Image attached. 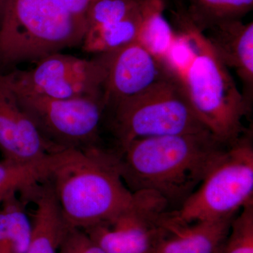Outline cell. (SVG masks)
<instances>
[{
    "instance_id": "obj_1",
    "label": "cell",
    "mask_w": 253,
    "mask_h": 253,
    "mask_svg": "<svg viewBox=\"0 0 253 253\" xmlns=\"http://www.w3.org/2000/svg\"><path fill=\"white\" fill-rule=\"evenodd\" d=\"M228 145L204 131L136 139L109 155L131 192L154 191L180 206Z\"/></svg>"
},
{
    "instance_id": "obj_2",
    "label": "cell",
    "mask_w": 253,
    "mask_h": 253,
    "mask_svg": "<svg viewBox=\"0 0 253 253\" xmlns=\"http://www.w3.org/2000/svg\"><path fill=\"white\" fill-rule=\"evenodd\" d=\"M48 180L66 224L81 230L111 220L134 196L104 147L64 150Z\"/></svg>"
},
{
    "instance_id": "obj_3",
    "label": "cell",
    "mask_w": 253,
    "mask_h": 253,
    "mask_svg": "<svg viewBox=\"0 0 253 253\" xmlns=\"http://www.w3.org/2000/svg\"><path fill=\"white\" fill-rule=\"evenodd\" d=\"M175 31L189 40L192 56L180 81L200 122L224 144L237 139L245 129L243 119L251 111L233 79L212 46L190 19L185 9L173 11Z\"/></svg>"
},
{
    "instance_id": "obj_4",
    "label": "cell",
    "mask_w": 253,
    "mask_h": 253,
    "mask_svg": "<svg viewBox=\"0 0 253 253\" xmlns=\"http://www.w3.org/2000/svg\"><path fill=\"white\" fill-rule=\"evenodd\" d=\"M85 19L53 0H6L0 21V67L38 62L67 48L81 45Z\"/></svg>"
},
{
    "instance_id": "obj_5",
    "label": "cell",
    "mask_w": 253,
    "mask_h": 253,
    "mask_svg": "<svg viewBox=\"0 0 253 253\" xmlns=\"http://www.w3.org/2000/svg\"><path fill=\"white\" fill-rule=\"evenodd\" d=\"M109 109L116 143L113 150L144 138L208 131L195 115L181 81L174 76Z\"/></svg>"
},
{
    "instance_id": "obj_6",
    "label": "cell",
    "mask_w": 253,
    "mask_h": 253,
    "mask_svg": "<svg viewBox=\"0 0 253 253\" xmlns=\"http://www.w3.org/2000/svg\"><path fill=\"white\" fill-rule=\"evenodd\" d=\"M253 134L245 130L228 145L197 189L170 211L180 222L217 220L234 217L253 203Z\"/></svg>"
},
{
    "instance_id": "obj_7",
    "label": "cell",
    "mask_w": 253,
    "mask_h": 253,
    "mask_svg": "<svg viewBox=\"0 0 253 253\" xmlns=\"http://www.w3.org/2000/svg\"><path fill=\"white\" fill-rule=\"evenodd\" d=\"M10 88L42 137L57 151L101 147L100 126L106 111L104 96L54 99Z\"/></svg>"
},
{
    "instance_id": "obj_8",
    "label": "cell",
    "mask_w": 253,
    "mask_h": 253,
    "mask_svg": "<svg viewBox=\"0 0 253 253\" xmlns=\"http://www.w3.org/2000/svg\"><path fill=\"white\" fill-rule=\"evenodd\" d=\"M109 53L92 59L61 53L36 62V67L3 74L11 88L54 99L103 96Z\"/></svg>"
},
{
    "instance_id": "obj_9",
    "label": "cell",
    "mask_w": 253,
    "mask_h": 253,
    "mask_svg": "<svg viewBox=\"0 0 253 253\" xmlns=\"http://www.w3.org/2000/svg\"><path fill=\"white\" fill-rule=\"evenodd\" d=\"M133 194L131 204L116 217L83 230L104 253H153L164 234L168 201L152 191Z\"/></svg>"
},
{
    "instance_id": "obj_10",
    "label": "cell",
    "mask_w": 253,
    "mask_h": 253,
    "mask_svg": "<svg viewBox=\"0 0 253 253\" xmlns=\"http://www.w3.org/2000/svg\"><path fill=\"white\" fill-rule=\"evenodd\" d=\"M172 76H175L165 63L137 42L109 52L107 76L103 89L106 110Z\"/></svg>"
},
{
    "instance_id": "obj_11",
    "label": "cell",
    "mask_w": 253,
    "mask_h": 253,
    "mask_svg": "<svg viewBox=\"0 0 253 253\" xmlns=\"http://www.w3.org/2000/svg\"><path fill=\"white\" fill-rule=\"evenodd\" d=\"M0 152L13 162L36 161L59 152L42 137L0 73Z\"/></svg>"
},
{
    "instance_id": "obj_12",
    "label": "cell",
    "mask_w": 253,
    "mask_h": 253,
    "mask_svg": "<svg viewBox=\"0 0 253 253\" xmlns=\"http://www.w3.org/2000/svg\"><path fill=\"white\" fill-rule=\"evenodd\" d=\"M214 52L228 68L235 70L245 100L251 107L253 91V23L242 20L218 23L204 32Z\"/></svg>"
},
{
    "instance_id": "obj_13",
    "label": "cell",
    "mask_w": 253,
    "mask_h": 253,
    "mask_svg": "<svg viewBox=\"0 0 253 253\" xmlns=\"http://www.w3.org/2000/svg\"><path fill=\"white\" fill-rule=\"evenodd\" d=\"M235 217L180 222L168 211L163 219L164 234L153 253H219Z\"/></svg>"
},
{
    "instance_id": "obj_14",
    "label": "cell",
    "mask_w": 253,
    "mask_h": 253,
    "mask_svg": "<svg viewBox=\"0 0 253 253\" xmlns=\"http://www.w3.org/2000/svg\"><path fill=\"white\" fill-rule=\"evenodd\" d=\"M28 204L32 235L26 253H58L69 226L66 224L48 179L23 193Z\"/></svg>"
},
{
    "instance_id": "obj_15",
    "label": "cell",
    "mask_w": 253,
    "mask_h": 253,
    "mask_svg": "<svg viewBox=\"0 0 253 253\" xmlns=\"http://www.w3.org/2000/svg\"><path fill=\"white\" fill-rule=\"evenodd\" d=\"M32 235L28 203L19 193L0 204V253H26Z\"/></svg>"
},
{
    "instance_id": "obj_16",
    "label": "cell",
    "mask_w": 253,
    "mask_h": 253,
    "mask_svg": "<svg viewBox=\"0 0 253 253\" xmlns=\"http://www.w3.org/2000/svg\"><path fill=\"white\" fill-rule=\"evenodd\" d=\"M62 151L30 162L0 161V204L13 193H20L49 179Z\"/></svg>"
},
{
    "instance_id": "obj_17",
    "label": "cell",
    "mask_w": 253,
    "mask_h": 253,
    "mask_svg": "<svg viewBox=\"0 0 253 253\" xmlns=\"http://www.w3.org/2000/svg\"><path fill=\"white\" fill-rule=\"evenodd\" d=\"M145 1L122 21L88 28L81 44L83 51L89 54H106L136 42L144 16Z\"/></svg>"
},
{
    "instance_id": "obj_18",
    "label": "cell",
    "mask_w": 253,
    "mask_h": 253,
    "mask_svg": "<svg viewBox=\"0 0 253 253\" xmlns=\"http://www.w3.org/2000/svg\"><path fill=\"white\" fill-rule=\"evenodd\" d=\"M163 0H146L136 42L165 63L176 40V33L165 18Z\"/></svg>"
},
{
    "instance_id": "obj_19",
    "label": "cell",
    "mask_w": 253,
    "mask_h": 253,
    "mask_svg": "<svg viewBox=\"0 0 253 253\" xmlns=\"http://www.w3.org/2000/svg\"><path fill=\"white\" fill-rule=\"evenodd\" d=\"M186 11L201 31L226 21L242 20L252 11L253 0H186Z\"/></svg>"
},
{
    "instance_id": "obj_20",
    "label": "cell",
    "mask_w": 253,
    "mask_h": 253,
    "mask_svg": "<svg viewBox=\"0 0 253 253\" xmlns=\"http://www.w3.org/2000/svg\"><path fill=\"white\" fill-rule=\"evenodd\" d=\"M144 0H92L84 13L87 29L122 21L140 7Z\"/></svg>"
},
{
    "instance_id": "obj_21",
    "label": "cell",
    "mask_w": 253,
    "mask_h": 253,
    "mask_svg": "<svg viewBox=\"0 0 253 253\" xmlns=\"http://www.w3.org/2000/svg\"><path fill=\"white\" fill-rule=\"evenodd\" d=\"M219 253H253V203L233 219Z\"/></svg>"
},
{
    "instance_id": "obj_22",
    "label": "cell",
    "mask_w": 253,
    "mask_h": 253,
    "mask_svg": "<svg viewBox=\"0 0 253 253\" xmlns=\"http://www.w3.org/2000/svg\"><path fill=\"white\" fill-rule=\"evenodd\" d=\"M58 253H104L89 236L81 229H68Z\"/></svg>"
},
{
    "instance_id": "obj_23",
    "label": "cell",
    "mask_w": 253,
    "mask_h": 253,
    "mask_svg": "<svg viewBox=\"0 0 253 253\" xmlns=\"http://www.w3.org/2000/svg\"><path fill=\"white\" fill-rule=\"evenodd\" d=\"M59 7L74 16L84 17L86 8L92 0H53Z\"/></svg>"
},
{
    "instance_id": "obj_24",
    "label": "cell",
    "mask_w": 253,
    "mask_h": 253,
    "mask_svg": "<svg viewBox=\"0 0 253 253\" xmlns=\"http://www.w3.org/2000/svg\"><path fill=\"white\" fill-rule=\"evenodd\" d=\"M5 4H6V0H0V21L4 12Z\"/></svg>"
}]
</instances>
